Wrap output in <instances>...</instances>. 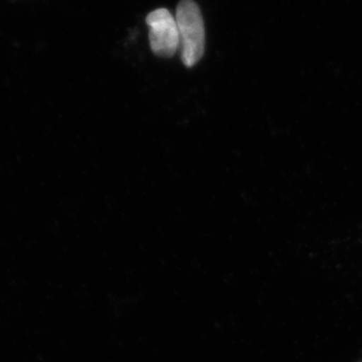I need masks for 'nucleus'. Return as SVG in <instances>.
I'll use <instances>...</instances> for the list:
<instances>
[{"label": "nucleus", "instance_id": "1", "mask_svg": "<svg viewBox=\"0 0 362 362\" xmlns=\"http://www.w3.org/2000/svg\"><path fill=\"white\" fill-rule=\"evenodd\" d=\"M175 17L180 38L181 59L186 66H194L205 49V25L202 12L194 1L182 0Z\"/></svg>", "mask_w": 362, "mask_h": 362}, {"label": "nucleus", "instance_id": "2", "mask_svg": "<svg viewBox=\"0 0 362 362\" xmlns=\"http://www.w3.org/2000/svg\"><path fill=\"white\" fill-rule=\"evenodd\" d=\"M150 28L151 49L160 57H172L180 46L178 25L173 14L166 8H158L146 18Z\"/></svg>", "mask_w": 362, "mask_h": 362}]
</instances>
